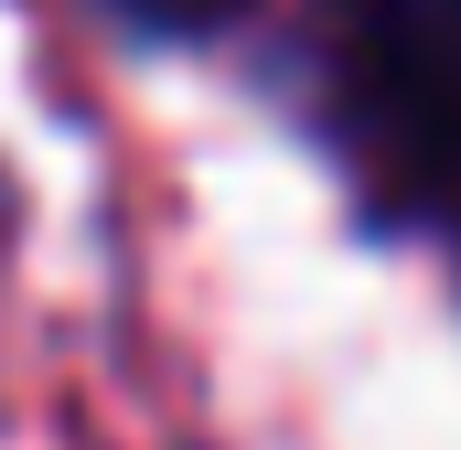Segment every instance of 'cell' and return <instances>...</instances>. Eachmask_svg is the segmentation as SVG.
Segmentation results:
<instances>
[{
  "label": "cell",
  "instance_id": "7a4b0ae2",
  "mask_svg": "<svg viewBox=\"0 0 461 450\" xmlns=\"http://www.w3.org/2000/svg\"><path fill=\"white\" fill-rule=\"evenodd\" d=\"M129 22H150V32H215L236 0H118Z\"/></svg>",
  "mask_w": 461,
  "mask_h": 450
},
{
  "label": "cell",
  "instance_id": "6da1fadb",
  "mask_svg": "<svg viewBox=\"0 0 461 450\" xmlns=\"http://www.w3.org/2000/svg\"><path fill=\"white\" fill-rule=\"evenodd\" d=\"M344 97L397 183H461V0H344Z\"/></svg>",
  "mask_w": 461,
  "mask_h": 450
}]
</instances>
